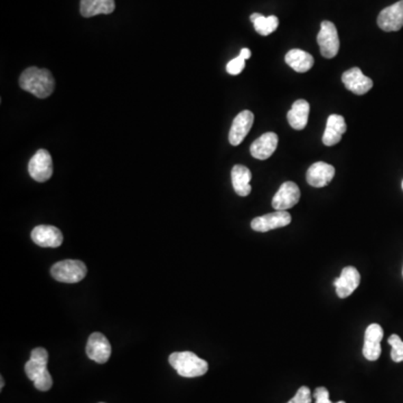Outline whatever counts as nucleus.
<instances>
[{"label": "nucleus", "instance_id": "obj_1", "mask_svg": "<svg viewBox=\"0 0 403 403\" xmlns=\"http://www.w3.org/2000/svg\"><path fill=\"white\" fill-rule=\"evenodd\" d=\"M19 86L24 91L29 92L36 98L45 99L56 89V81L52 73L46 69L28 67L19 79Z\"/></svg>", "mask_w": 403, "mask_h": 403}, {"label": "nucleus", "instance_id": "obj_2", "mask_svg": "<svg viewBox=\"0 0 403 403\" xmlns=\"http://www.w3.org/2000/svg\"><path fill=\"white\" fill-rule=\"evenodd\" d=\"M49 353L45 348H34L31 358L25 364V372L28 379L34 382V385L40 391H49L52 388V376L47 369Z\"/></svg>", "mask_w": 403, "mask_h": 403}, {"label": "nucleus", "instance_id": "obj_3", "mask_svg": "<svg viewBox=\"0 0 403 403\" xmlns=\"http://www.w3.org/2000/svg\"><path fill=\"white\" fill-rule=\"evenodd\" d=\"M169 364L184 378H197L208 371L206 361L199 358L193 352H176L169 356Z\"/></svg>", "mask_w": 403, "mask_h": 403}, {"label": "nucleus", "instance_id": "obj_4", "mask_svg": "<svg viewBox=\"0 0 403 403\" xmlns=\"http://www.w3.org/2000/svg\"><path fill=\"white\" fill-rule=\"evenodd\" d=\"M86 266L80 260H63L51 269L53 278L64 284H77L86 278Z\"/></svg>", "mask_w": 403, "mask_h": 403}, {"label": "nucleus", "instance_id": "obj_5", "mask_svg": "<svg viewBox=\"0 0 403 403\" xmlns=\"http://www.w3.org/2000/svg\"><path fill=\"white\" fill-rule=\"evenodd\" d=\"M317 43L321 49V56L333 58L339 51V33L335 25L330 21H324L321 25V31L317 35Z\"/></svg>", "mask_w": 403, "mask_h": 403}, {"label": "nucleus", "instance_id": "obj_6", "mask_svg": "<svg viewBox=\"0 0 403 403\" xmlns=\"http://www.w3.org/2000/svg\"><path fill=\"white\" fill-rule=\"evenodd\" d=\"M28 171L33 180L44 183L52 178V156L45 149H40L32 157L28 164Z\"/></svg>", "mask_w": 403, "mask_h": 403}, {"label": "nucleus", "instance_id": "obj_7", "mask_svg": "<svg viewBox=\"0 0 403 403\" xmlns=\"http://www.w3.org/2000/svg\"><path fill=\"white\" fill-rule=\"evenodd\" d=\"M300 191L293 182H286L281 185L278 192L276 193L272 199V208L276 211H287L300 202Z\"/></svg>", "mask_w": 403, "mask_h": 403}, {"label": "nucleus", "instance_id": "obj_8", "mask_svg": "<svg viewBox=\"0 0 403 403\" xmlns=\"http://www.w3.org/2000/svg\"><path fill=\"white\" fill-rule=\"evenodd\" d=\"M291 215L287 211H276L256 217L251 222V228L257 232H268L271 230L284 228L291 224Z\"/></svg>", "mask_w": 403, "mask_h": 403}, {"label": "nucleus", "instance_id": "obj_9", "mask_svg": "<svg viewBox=\"0 0 403 403\" xmlns=\"http://www.w3.org/2000/svg\"><path fill=\"white\" fill-rule=\"evenodd\" d=\"M378 25L382 31H400L403 27V0L382 10L378 17Z\"/></svg>", "mask_w": 403, "mask_h": 403}, {"label": "nucleus", "instance_id": "obj_10", "mask_svg": "<svg viewBox=\"0 0 403 403\" xmlns=\"http://www.w3.org/2000/svg\"><path fill=\"white\" fill-rule=\"evenodd\" d=\"M361 275L358 271V269L354 267H345L343 269L342 273L339 276V278H336L334 280V286L336 288V293L339 298H347L351 296L352 293H354L360 286Z\"/></svg>", "mask_w": 403, "mask_h": 403}, {"label": "nucleus", "instance_id": "obj_11", "mask_svg": "<svg viewBox=\"0 0 403 403\" xmlns=\"http://www.w3.org/2000/svg\"><path fill=\"white\" fill-rule=\"evenodd\" d=\"M342 82L348 91L356 95H365L373 88L372 80L364 75L358 67H352L345 71L342 75Z\"/></svg>", "mask_w": 403, "mask_h": 403}, {"label": "nucleus", "instance_id": "obj_12", "mask_svg": "<svg viewBox=\"0 0 403 403\" xmlns=\"http://www.w3.org/2000/svg\"><path fill=\"white\" fill-rule=\"evenodd\" d=\"M86 354L97 363H107L111 355V345L107 337L101 333L92 334L86 345Z\"/></svg>", "mask_w": 403, "mask_h": 403}, {"label": "nucleus", "instance_id": "obj_13", "mask_svg": "<svg viewBox=\"0 0 403 403\" xmlns=\"http://www.w3.org/2000/svg\"><path fill=\"white\" fill-rule=\"evenodd\" d=\"M254 113L249 110L242 111L235 117L233 120L232 127L230 129L229 141L232 146H239L247 134L250 132L254 125Z\"/></svg>", "mask_w": 403, "mask_h": 403}, {"label": "nucleus", "instance_id": "obj_14", "mask_svg": "<svg viewBox=\"0 0 403 403\" xmlns=\"http://www.w3.org/2000/svg\"><path fill=\"white\" fill-rule=\"evenodd\" d=\"M383 339V328L379 324H371L365 330L363 355L367 361L379 360L381 355V341Z\"/></svg>", "mask_w": 403, "mask_h": 403}, {"label": "nucleus", "instance_id": "obj_15", "mask_svg": "<svg viewBox=\"0 0 403 403\" xmlns=\"http://www.w3.org/2000/svg\"><path fill=\"white\" fill-rule=\"evenodd\" d=\"M335 176L334 166L324 162H317L313 164L307 171V183L310 186L321 188L328 185Z\"/></svg>", "mask_w": 403, "mask_h": 403}, {"label": "nucleus", "instance_id": "obj_16", "mask_svg": "<svg viewBox=\"0 0 403 403\" xmlns=\"http://www.w3.org/2000/svg\"><path fill=\"white\" fill-rule=\"evenodd\" d=\"M32 240L42 247H58L63 242L61 231L52 225H38L32 231Z\"/></svg>", "mask_w": 403, "mask_h": 403}, {"label": "nucleus", "instance_id": "obj_17", "mask_svg": "<svg viewBox=\"0 0 403 403\" xmlns=\"http://www.w3.org/2000/svg\"><path fill=\"white\" fill-rule=\"evenodd\" d=\"M278 146V136L275 132H266L254 141L250 147L252 157L259 160H266L272 156Z\"/></svg>", "mask_w": 403, "mask_h": 403}, {"label": "nucleus", "instance_id": "obj_18", "mask_svg": "<svg viewBox=\"0 0 403 403\" xmlns=\"http://www.w3.org/2000/svg\"><path fill=\"white\" fill-rule=\"evenodd\" d=\"M347 125H346L345 119L339 114H332L328 117L325 128L324 134H323V144L325 146H334L339 144L342 139L343 134H345Z\"/></svg>", "mask_w": 403, "mask_h": 403}, {"label": "nucleus", "instance_id": "obj_19", "mask_svg": "<svg viewBox=\"0 0 403 403\" xmlns=\"http://www.w3.org/2000/svg\"><path fill=\"white\" fill-rule=\"evenodd\" d=\"M114 8H116L114 0H81L80 3L81 15L86 19L101 15V14L108 15L113 12Z\"/></svg>", "mask_w": 403, "mask_h": 403}, {"label": "nucleus", "instance_id": "obj_20", "mask_svg": "<svg viewBox=\"0 0 403 403\" xmlns=\"http://www.w3.org/2000/svg\"><path fill=\"white\" fill-rule=\"evenodd\" d=\"M309 110L310 106L306 100H297L293 104L289 112L287 113V119L291 128L296 130H302L306 128L308 123Z\"/></svg>", "mask_w": 403, "mask_h": 403}, {"label": "nucleus", "instance_id": "obj_21", "mask_svg": "<svg viewBox=\"0 0 403 403\" xmlns=\"http://www.w3.org/2000/svg\"><path fill=\"white\" fill-rule=\"evenodd\" d=\"M233 188L238 195L245 197L251 193L250 180L252 178L250 169L243 165H235L231 171Z\"/></svg>", "mask_w": 403, "mask_h": 403}, {"label": "nucleus", "instance_id": "obj_22", "mask_svg": "<svg viewBox=\"0 0 403 403\" xmlns=\"http://www.w3.org/2000/svg\"><path fill=\"white\" fill-rule=\"evenodd\" d=\"M284 61L298 73H306L314 65V58L309 53L298 49H291L286 54Z\"/></svg>", "mask_w": 403, "mask_h": 403}, {"label": "nucleus", "instance_id": "obj_23", "mask_svg": "<svg viewBox=\"0 0 403 403\" xmlns=\"http://www.w3.org/2000/svg\"><path fill=\"white\" fill-rule=\"evenodd\" d=\"M251 22L254 23V29L262 36H268L270 34L278 28L279 19L276 16L265 17L261 14H252L250 17Z\"/></svg>", "mask_w": 403, "mask_h": 403}, {"label": "nucleus", "instance_id": "obj_24", "mask_svg": "<svg viewBox=\"0 0 403 403\" xmlns=\"http://www.w3.org/2000/svg\"><path fill=\"white\" fill-rule=\"evenodd\" d=\"M389 344L391 345V358L395 363H400L403 362V342L402 339L399 336H390L388 339Z\"/></svg>", "mask_w": 403, "mask_h": 403}, {"label": "nucleus", "instance_id": "obj_25", "mask_svg": "<svg viewBox=\"0 0 403 403\" xmlns=\"http://www.w3.org/2000/svg\"><path fill=\"white\" fill-rule=\"evenodd\" d=\"M245 58L239 56L238 58H233V60H231V61L228 63V65H226V71H228V73L231 74V75H238V74L241 73L243 69H245Z\"/></svg>", "mask_w": 403, "mask_h": 403}, {"label": "nucleus", "instance_id": "obj_26", "mask_svg": "<svg viewBox=\"0 0 403 403\" xmlns=\"http://www.w3.org/2000/svg\"><path fill=\"white\" fill-rule=\"evenodd\" d=\"M293 403H312V393L307 387H302L291 399Z\"/></svg>", "mask_w": 403, "mask_h": 403}, {"label": "nucleus", "instance_id": "obj_27", "mask_svg": "<svg viewBox=\"0 0 403 403\" xmlns=\"http://www.w3.org/2000/svg\"><path fill=\"white\" fill-rule=\"evenodd\" d=\"M316 403H333L330 400V392L324 387H319L314 392Z\"/></svg>", "mask_w": 403, "mask_h": 403}, {"label": "nucleus", "instance_id": "obj_28", "mask_svg": "<svg viewBox=\"0 0 403 403\" xmlns=\"http://www.w3.org/2000/svg\"><path fill=\"white\" fill-rule=\"evenodd\" d=\"M239 56L245 58V61H247V60H249V58H251V51L249 49H242L241 52H240Z\"/></svg>", "mask_w": 403, "mask_h": 403}, {"label": "nucleus", "instance_id": "obj_29", "mask_svg": "<svg viewBox=\"0 0 403 403\" xmlns=\"http://www.w3.org/2000/svg\"><path fill=\"white\" fill-rule=\"evenodd\" d=\"M3 378H1V385H0V389H3Z\"/></svg>", "mask_w": 403, "mask_h": 403}, {"label": "nucleus", "instance_id": "obj_30", "mask_svg": "<svg viewBox=\"0 0 403 403\" xmlns=\"http://www.w3.org/2000/svg\"><path fill=\"white\" fill-rule=\"evenodd\" d=\"M337 403H346V402H344V401H339V402H337Z\"/></svg>", "mask_w": 403, "mask_h": 403}, {"label": "nucleus", "instance_id": "obj_31", "mask_svg": "<svg viewBox=\"0 0 403 403\" xmlns=\"http://www.w3.org/2000/svg\"><path fill=\"white\" fill-rule=\"evenodd\" d=\"M287 403H293V401L291 400V401H289V402H287Z\"/></svg>", "mask_w": 403, "mask_h": 403}, {"label": "nucleus", "instance_id": "obj_32", "mask_svg": "<svg viewBox=\"0 0 403 403\" xmlns=\"http://www.w3.org/2000/svg\"><path fill=\"white\" fill-rule=\"evenodd\" d=\"M402 190H403V182H402Z\"/></svg>", "mask_w": 403, "mask_h": 403}]
</instances>
